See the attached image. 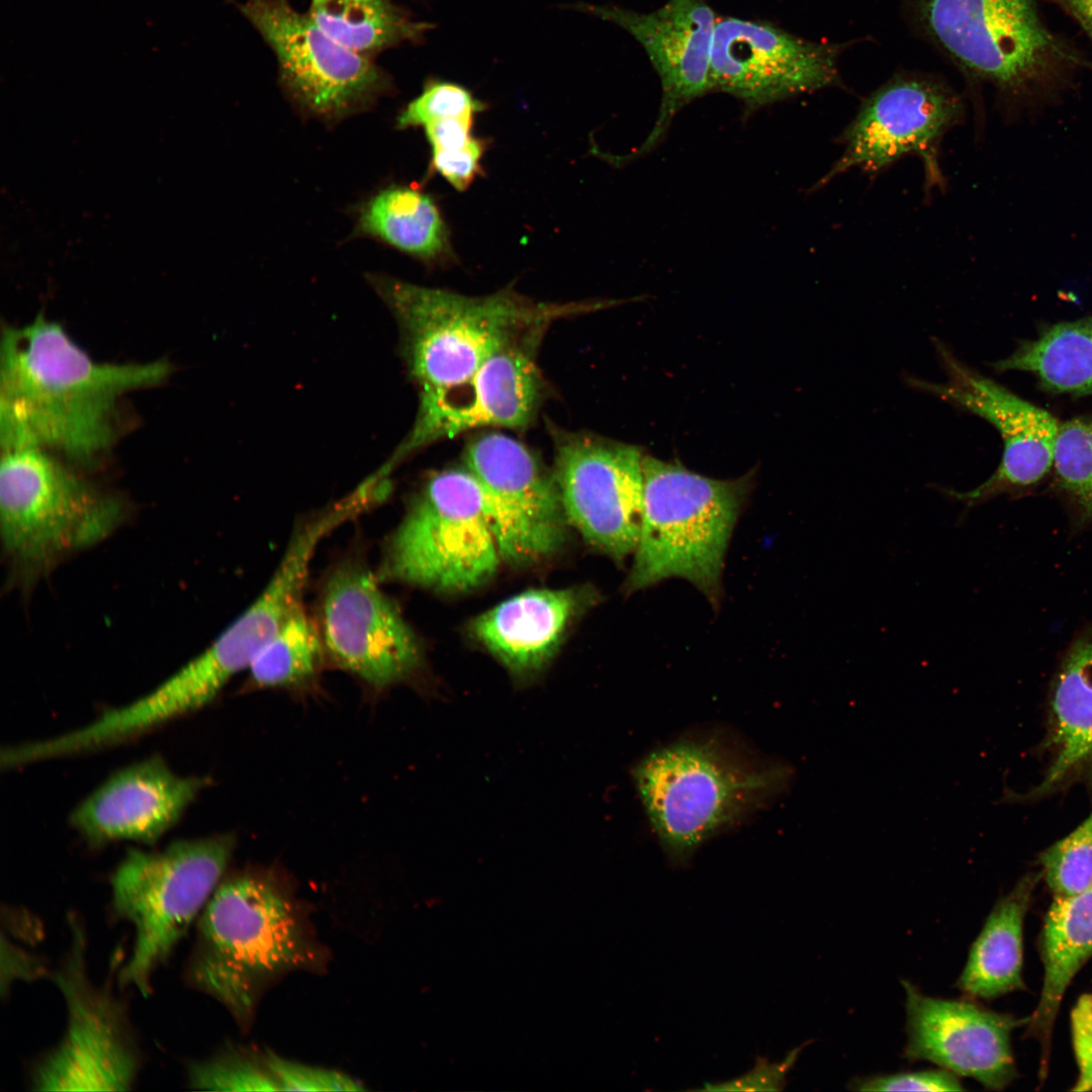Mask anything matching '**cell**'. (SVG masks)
<instances>
[{
	"label": "cell",
	"mask_w": 1092,
	"mask_h": 1092,
	"mask_svg": "<svg viewBox=\"0 0 1092 1092\" xmlns=\"http://www.w3.org/2000/svg\"><path fill=\"white\" fill-rule=\"evenodd\" d=\"M242 11L274 52L284 89L307 113L340 119L388 89L370 58L338 43L289 0H246Z\"/></svg>",
	"instance_id": "4fadbf2b"
},
{
	"label": "cell",
	"mask_w": 1092,
	"mask_h": 1092,
	"mask_svg": "<svg viewBox=\"0 0 1092 1092\" xmlns=\"http://www.w3.org/2000/svg\"><path fill=\"white\" fill-rule=\"evenodd\" d=\"M325 656L316 623L301 607L261 648L247 670L257 688L289 687L311 677Z\"/></svg>",
	"instance_id": "f546056e"
},
{
	"label": "cell",
	"mask_w": 1092,
	"mask_h": 1092,
	"mask_svg": "<svg viewBox=\"0 0 1092 1092\" xmlns=\"http://www.w3.org/2000/svg\"><path fill=\"white\" fill-rule=\"evenodd\" d=\"M848 1088L855 1091H929L965 1090L960 1077L939 1068L854 1078Z\"/></svg>",
	"instance_id": "836d02e7"
},
{
	"label": "cell",
	"mask_w": 1092,
	"mask_h": 1092,
	"mask_svg": "<svg viewBox=\"0 0 1092 1092\" xmlns=\"http://www.w3.org/2000/svg\"><path fill=\"white\" fill-rule=\"evenodd\" d=\"M326 962L299 904L277 883L246 874L222 880L202 910L185 980L247 1029L270 985Z\"/></svg>",
	"instance_id": "3957f363"
},
{
	"label": "cell",
	"mask_w": 1092,
	"mask_h": 1092,
	"mask_svg": "<svg viewBox=\"0 0 1092 1092\" xmlns=\"http://www.w3.org/2000/svg\"><path fill=\"white\" fill-rule=\"evenodd\" d=\"M596 16L627 30L644 49L661 84L655 123L633 153L641 157L664 138L674 116L712 91L711 53L717 17L707 0H668L643 13L617 6H585Z\"/></svg>",
	"instance_id": "ffe728a7"
},
{
	"label": "cell",
	"mask_w": 1092,
	"mask_h": 1092,
	"mask_svg": "<svg viewBox=\"0 0 1092 1092\" xmlns=\"http://www.w3.org/2000/svg\"><path fill=\"white\" fill-rule=\"evenodd\" d=\"M369 283L394 315L420 396L468 380L495 354L537 336L553 321L606 307L609 301L541 302L510 288L468 296L385 276Z\"/></svg>",
	"instance_id": "277c9868"
},
{
	"label": "cell",
	"mask_w": 1092,
	"mask_h": 1092,
	"mask_svg": "<svg viewBox=\"0 0 1092 1092\" xmlns=\"http://www.w3.org/2000/svg\"><path fill=\"white\" fill-rule=\"evenodd\" d=\"M485 144L472 140L454 151H432L431 170L444 177L459 191L467 189L481 171V159Z\"/></svg>",
	"instance_id": "d590c367"
},
{
	"label": "cell",
	"mask_w": 1092,
	"mask_h": 1092,
	"mask_svg": "<svg viewBox=\"0 0 1092 1092\" xmlns=\"http://www.w3.org/2000/svg\"><path fill=\"white\" fill-rule=\"evenodd\" d=\"M1046 739L1051 761L1033 797L1092 777V626L1071 644L1054 678Z\"/></svg>",
	"instance_id": "603a6c76"
},
{
	"label": "cell",
	"mask_w": 1092,
	"mask_h": 1092,
	"mask_svg": "<svg viewBox=\"0 0 1092 1092\" xmlns=\"http://www.w3.org/2000/svg\"><path fill=\"white\" fill-rule=\"evenodd\" d=\"M589 599L571 588L529 589L477 616L470 630L518 680H528L548 665Z\"/></svg>",
	"instance_id": "7402d4cb"
},
{
	"label": "cell",
	"mask_w": 1092,
	"mask_h": 1092,
	"mask_svg": "<svg viewBox=\"0 0 1092 1092\" xmlns=\"http://www.w3.org/2000/svg\"><path fill=\"white\" fill-rule=\"evenodd\" d=\"M791 768L726 728L700 729L659 746L632 769L649 824L669 863L687 867L711 838L781 796Z\"/></svg>",
	"instance_id": "7a4b0ae2"
},
{
	"label": "cell",
	"mask_w": 1092,
	"mask_h": 1092,
	"mask_svg": "<svg viewBox=\"0 0 1092 1092\" xmlns=\"http://www.w3.org/2000/svg\"><path fill=\"white\" fill-rule=\"evenodd\" d=\"M235 843L232 834H215L176 840L162 850L126 851L110 878L113 911L133 930L119 984L150 994L156 971L222 881Z\"/></svg>",
	"instance_id": "8992f818"
},
{
	"label": "cell",
	"mask_w": 1092,
	"mask_h": 1092,
	"mask_svg": "<svg viewBox=\"0 0 1092 1092\" xmlns=\"http://www.w3.org/2000/svg\"><path fill=\"white\" fill-rule=\"evenodd\" d=\"M167 362H95L63 328L37 315L6 327L0 350L1 448L56 450L93 463L112 444L117 398L163 381Z\"/></svg>",
	"instance_id": "6da1fadb"
},
{
	"label": "cell",
	"mask_w": 1092,
	"mask_h": 1092,
	"mask_svg": "<svg viewBox=\"0 0 1092 1092\" xmlns=\"http://www.w3.org/2000/svg\"><path fill=\"white\" fill-rule=\"evenodd\" d=\"M1053 467L1059 485L1076 504L1081 521H1092V418L1061 423Z\"/></svg>",
	"instance_id": "4dcf8cb0"
},
{
	"label": "cell",
	"mask_w": 1092,
	"mask_h": 1092,
	"mask_svg": "<svg viewBox=\"0 0 1092 1092\" xmlns=\"http://www.w3.org/2000/svg\"><path fill=\"white\" fill-rule=\"evenodd\" d=\"M1072 1035L1079 1070L1074 1090H1092V994L1083 995L1073 1009Z\"/></svg>",
	"instance_id": "8d00e7d4"
},
{
	"label": "cell",
	"mask_w": 1092,
	"mask_h": 1092,
	"mask_svg": "<svg viewBox=\"0 0 1092 1092\" xmlns=\"http://www.w3.org/2000/svg\"><path fill=\"white\" fill-rule=\"evenodd\" d=\"M839 47L796 36L772 23L717 17L712 91L740 100L745 113L837 82Z\"/></svg>",
	"instance_id": "2e32d148"
},
{
	"label": "cell",
	"mask_w": 1092,
	"mask_h": 1092,
	"mask_svg": "<svg viewBox=\"0 0 1092 1092\" xmlns=\"http://www.w3.org/2000/svg\"><path fill=\"white\" fill-rule=\"evenodd\" d=\"M527 346L517 345L495 354L457 386L420 396L410 434L384 465L392 470L411 453L469 430L527 427L543 391L541 375Z\"/></svg>",
	"instance_id": "d6986e66"
},
{
	"label": "cell",
	"mask_w": 1092,
	"mask_h": 1092,
	"mask_svg": "<svg viewBox=\"0 0 1092 1092\" xmlns=\"http://www.w3.org/2000/svg\"><path fill=\"white\" fill-rule=\"evenodd\" d=\"M804 1045L791 1051L786 1059L771 1063L767 1058L757 1057L754 1067L740 1077L726 1082L707 1083L696 1090L705 1091H781L787 1083V1074L793 1068Z\"/></svg>",
	"instance_id": "e575fe53"
},
{
	"label": "cell",
	"mask_w": 1092,
	"mask_h": 1092,
	"mask_svg": "<svg viewBox=\"0 0 1092 1092\" xmlns=\"http://www.w3.org/2000/svg\"><path fill=\"white\" fill-rule=\"evenodd\" d=\"M502 561L482 488L464 466L426 480L385 542L377 575L460 594L489 581Z\"/></svg>",
	"instance_id": "52a82bcc"
},
{
	"label": "cell",
	"mask_w": 1092,
	"mask_h": 1092,
	"mask_svg": "<svg viewBox=\"0 0 1092 1092\" xmlns=\"http://www.w3.org/2000/svg\"><path fill=\"white\" fill-rule=\"evenodd\" d=\"M295 1061L268 1051L224 1045L187 1067V1082L196 1090L290 1091Z\"/></svg>",
	"instance_id": "f1b7e54d"
},
{
	"label": "cell",
	"mask_w": 1092,
	"mask_h": 1092,
	"mask_svg": "<svg viewBox=\"0 0 1092 1092\" xmlns=\"http://www.w3.org/2000/svg\"><path fill=\"white\" fill-rule=\"evenodd\" d=\"M930 38L966 73L1017 101L1037 100L1078 64L1035 0H915Z\"/></svg>",
	"instance_id": "9c48e42d"
},
{
	"label": "cell",
	"mask_w": 1092,
	"mask_h": 1092,
	"mask_svg": "<svg viewBox=\"0 0 1092 1092\" xmlns=\"http://www.w3.org/2000/svg\"><path fill=\"white\" fill-rule=\"evenodd\" d=\"M905 990L909 1062L927 1061L985 1088L1002 1090L1016 1076L1011 1031L1020 1022L973 999L927 996L907 980Z\"/></svg>",
	"instance_id": "ac0fdd59"
},
{
	"label": "cell",
	"mask_w": 1092,
	"mask_h": 1092,
	"mask_svg": "<svg viewBox=\"0 0 1092 1092\" xmlns=\"http://www.w3.org/2000/svg\"><path fill=\"white\" fill-rule=\"evenodd\" d=\"M1043 878L1054 897L1077 895L1092 886V812L1071 833L1040 855Z\"/></svg>",
	"instance_id": "1f68e13d"
},
{
	"label": "cell",
	"mask_w": 1092,
	"mask_h": 1092,
	"mask_svg": "<svg viewBox=\"0 0 1092 1092\" xmlns=\"http://www.w3.org/2000/svg\"><path fill=\"white\" fill-rule=\"evenodd\" d=\"M473 117H447L424 125L432 151H454L465 147L473 138Z\"/></svg>",
	"instance_id": "f35d334b"
},
{
	"label": "cell",
	"mask_w": 1092,
	"mask_h": 1092,
	"mask_svg": "<svg viewBox=\"0 0 1092 1092\" xmlns=\"http://www.w3.org/2000/svg\"><path fill=\"white\" fill-rule=\"evenodd\" d=\"M935 349L946 380L937 383L907 376L908 385L986 420L999 432L1004 446L998 468L977 487L959 491L936 486L945 498L964 506L959 525L974 507L1045 476L1053 467L1061 423L1050 412L969 367L939 340Z\"/></svg>",
	"instance_id": "7c38bea8"
},
{
	"label": "cell",
	"mask_w": 1092,
	"mask_h": 1092,
	"mask_svg": "<svg viewBox=\"0 0 1092 1092\" xmlns=\"http://www.w3.org/2000/svg\"><path fill=\"white\" fill-rule=\"evenodd\" d=\"M1092 957V886L1069 897H1054L1041 935L1043 980L1039 1000L1027 1019L1039 1043V1077L1046 1076L1054 1024L1067 988Z\"/></svg>",
	"instance_id": "cb8c5ba5"
},
{
	"label": "cell",
	"mask_w": 1092,
	"mask_h": 1092,
	"mask_svg": "<svg viewBox=\"0 0 1092 1092\" xmlns=\"http://www.w3.org/2000/svg\"><path fill=\"white\" fill-rule=\"evenodd\" d=\"M69 946L51 979L66 1007L59 1042L33 1066L35 1091H125L134 1084L141 1052L128 1012L111 988L97 985L87 964L80 919L69 917Z\"/></svg>",
	"instance_id": "30bf717a"
},
{
	"label": "cell",
	"mask_w": 1092,
	"mask_h": 1092,
	"mask_svg": "<svg viewBox=\"0 0 1092 1092\" xmlns=\"http://www.w3.org/2000/svg\"><path fill=\"white\" fill-rule=\"evenodd\" d=\"M206 785L204 778L179 776L152 756L106 779L73 810L70 823L93 845L120 840L154 844Z\"/></svg>",
	"instance_id": "44dd1931"
},
{
	"label": "cell",
	"mask_w": 1092,
	"mask_h": 1092,
	"mask_svg": "<svg viewBox=\"0 0 1092 1092\" xmlns=\"http://www.w3.org/2000/svg\"><path fill=\"white\" fill-rule=\"evenodd\" d=\"M464 466L482 488L503 561L530 566L560 550L569 525L553 471L524 444L485 433L467 445Z\"/></svg>",
	"instance_id": "9a60e30c"
},
{
	"label": "cell",
	"mask_w": 1092,
	"mask_h": 1092,
	"mask_svg": "<svg viewBox=\"0 0 1092 1092\" xmlns=\"http://www.w3.org/2000/svg\"><path fill=\"white\" fill-rule=\"evenodd\" d=\"M994 368L1028 372L1054 392L1092 394V317L1050 327Z\"/></svg>",
	"instance_id": "4316f807"
},
{
	"label": "cell",
	"mask_w": 1092,
	"mask_h": 1092,
	"mask_svg": "<svg viewBox=\"0 0 1092 1092\" xmlns=\"http://www.w3.org/2000/svg\"><path fill=\"white\" fill-rule=\"evenodd\" d=\"M752 478L751 472L710 478L644 454L641 529L624 590L681 578L717 604L725 556Z\"/></svg>",
	"instance_id": "5b68a950"
},
{
	"label": "cell",
	"mask_w": 1092,
	"mask_h": 1092,
	"mask_svg": "<svg viewBox=\"0 0 1092 1092\" xmlns=\"http://www.w3.org/2000/svg\"><path fill=\"white\" fill-rule=\"evenodd\" d=\"M356 233L427 262L451 253L448 228L438 205L413 186H389L368 199L359 210Z\"/></svg>",
	"instance_id": "484cf974"
},
{
	"label": "cell",
	"mask_w": 1092,
	"mask_h": 1092,
	"mask_svg": "<svg viewBox=\"0 0 1092 1092\" xmlns=\"http://www.w3.org/2000/svg\"><path fill=\"white\" fill-rule=\"evenodd\" d=\"M963 102L941 83L921 76H897L861 104L841 135L843 153L822 178L826 183L859 168L877 172L909 154L936 173V148L963 116Z\"/></svg>",
	"instance_id": "e0dca14e"
},
{
	"label": "cell",
	"mask_w": 1092,
	"mask_h": 1092,
	"mask_svg": "<svg viewBox=\"0 0 1092 1092\" xmlns=\"http://www.w3.org/2000/svg\"><path fill=\"white\" fill-rule=\"evenodd\" d=\"M49 974L41 959L2 936L1 990L4 996L17 981H34Z\"/></svg>",
	"instance_id": "74e56055"
},
{
	"label": "cell",
	"mask_w": 1092,
	"mask_h": 1092,
	"mask_svg": "<svg viewBox=\"0 0 1092 1092\" xmlns=\"http://www.w3.org/2000/svg\"><path fill=\"white\" fill-rule=\"evenodd\" d=\"M1038 879L1025 875L989 913L956 983L965 997L994 999L1023 987V922Z\"/></svg>",
	"instance_id": "d4e9b609"
},
{
	"label": "cell",
	"mask_w": 1092,
	"mask_h": 1092,
	"mask_svg": "<svg viewBox=\"0 0 1092 1092\" xmlns=\"http://www.w3.org/2000/svg\"><path fill=\"white\" fill-rule=\"evenodd\" d=\"M1073 17L1092 39V0H1049Z\"/></svg>",
	"instance_id": "ab89813d"
},
{
	"label": "cell",
	"mask_w": 1092,
	"mask_h": 1092,
	"mask_svg": "<svg viewBox=\"0 0 1092 1092\" xmlns=\"http://www.w3.org/2000/svg\"><path fill=\"white\" fill-rule=\"evenodd\" d=\"M121 506L37 447L2 449L0 529L15 572L32 578L120 523Z\"/></svg>",
	"instance_id": "ba28073f"
},
{
	"label": "cell",
	"mask_w": 1092,
	"mask_h": 1092,
	"mask_svg": "<svg viewBox=\"0 0 1092 1092\" xmlns=\"http://www.w3.org/2000/svg\"><path fill=\"white\" fill-rule=\"evenodd\" d=\"M643 457L639 447L603 437L556 438L553 474L568 525L616 562L633 554L639 540Z\"/></svg>",
	"instance_id": "5bb4252c"
},
{
	"label": "cell",
	"mask_w": 1092,
	"mask_h": 1092,
	"mask_svg": "<svg viewBox=\"0 0 1092 1092\" xmlns=\"http://www.w3.org/2000/svg\"><path fill=\"white\" fill-rule=\"evenodd\" d=\"M308 16L331 38L370 58L430 28L414 20L392 0H311Z\"/></svg>",
	"instance_id": "83f0119b"
},
{
	"label": "cell",
	"mask_w": 1092,
	"mask_h": 1092,
	"mask_svg": "<svg viewBox=\"0 0 1092 1092\" xmlns=\"http://www.w3.org/2000/svg\"><path fill=\"white\" fill-rule=\"evenodd\" d=\"M484 103L466 88L435 80L429 82L422 93L401 111L397 117V127L424 126L447 117L474 116L484 110Z\"/></svg>",
	"instance_id": "d6a6232c"
},
{
	"label": "cell",
	"mask_w": 1092,
	"mask_h": 1092,
	"mask_svg": "<svg viewBox=\"0 0 1092 1092\" xmlns=\"http://www.w3.org/2000/svg\"><path fill=\"white\" fill-rule=\"evenodd\" d=\"M314 621L326 657L374 688L408 679L422 666L420 639L363 560L332 567Z\"/></svg>",
	"instance_id": "8fae6325"
}]
</instances>
